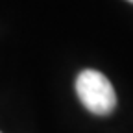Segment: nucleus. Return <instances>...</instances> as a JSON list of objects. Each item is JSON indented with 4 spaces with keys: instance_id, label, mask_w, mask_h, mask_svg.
<instances>
[{
    "instance_id": "f03ea898",
    "label": "nucleus",
    "mask_w": 133,
    "mask_h": 133,
    "mask_svg": "<svg viewBox=\"0 0 133 133\" xmlns=\"http://www.w3.org/2000/svg\"><path fill=\"white\" fill-rule=\"evenodd\" d=\"M128 2H131V4H133V0H128Z\"/></svg>"
},
{
    "instance_id": "f257e3e1",
    "label": "nucleus",
    "mask_w": 133,
    "mask_h": 133,
    "mask_svg": "<svg viewBox=\"0 0 133 133\" xmlns=\"http://www.w3.org/2000/svg\"><path fill=\"white\" fill-rule=\"evenodd\" d=\"M76 94L83 107L98 116L111 115L116 107V92L111 81L94 69H85L78 74Z\"/></svg>"
}]
</instances>
